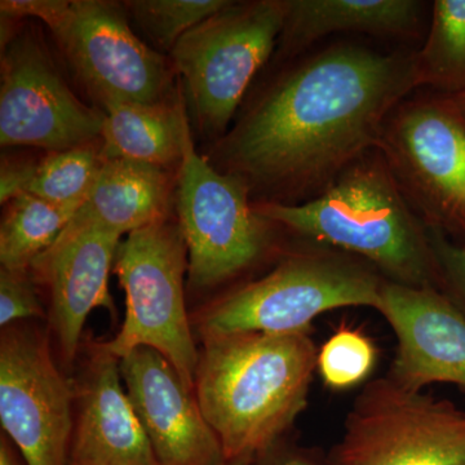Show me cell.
Wrapping results in <instances>:
<instances>
[{
    "instance_id": "cell-1",
    "label": "cell",
    "mask_w": 465,
    "mask_h": 465,
    "mask_svg": "<svg viewBox=\"0 0 465 465\" xmlns=\"http://www.w3.org/2000/svg\"><path fill=\"white\" fill-rule=\"evenodd\" d=\"M418 85L415 54L336 45L278 75L206 158L265 202L321 194Z\"/></svg>"
},
{
    "instance_id": "cell-2",
    "label": "cell",
    "mask_w": 465,
    "mask_h": 465,
    "mask_svg": "<svg viewBox=\"0 0 465 465\" xmlns=\"http://www.w3.org/2000/svg\"><path fill=\"white\" fill-rule=\"evenodd\" d=\"M194 391L225 460L284 439L308 405L318 351L308 332L202 342Z\"/></svg>"
},
{
    "instance_id": "cell-3",
    "label": "cell",
    "mask_w": 465,
    "mask_h": 465,
    "mask_svg": "<svg viewBox=\"0 0 465 465\" xmlns=\"http://www.w3.org/2000/svg\"><path fill=\"white\" fill-rule=\"evenodd\" d=\"M253 206L273 225L366 259L391 282L439 289L428 226L411 213L381 158L358 159L326 191L304 203L260 202Z\"/></svg>"
},
{
    "instance_id": "cell-4",
    "label": "cell",
    "mask_w": 465,
    "mask_h": 465,
    "mask_svg": "<svg viewBox=\"0 0 465 465\" xmlns=\"http://www.w3.org/2000/svg\"><path fill=\"white\" fill-rule=\"evenodd\" d=\"M384 278L347 256L305 252L282 260L271 273L232 290L192 318L202 342L238 335L308 332L333 309H378Z\"/></svg>"
},
{
    "instance_id": "cell-5",
    "label": "cell",
    "mask_w": 465,
    "mask_h": 465,
    "mask_svg": "<svg viewBox=\"0 0 465 465\" xmlns=\"http://www.w3.org/2000/svg\"><path fill=\"white\" fill-rule=\"evenodd\" d=\"M188 268V246L176 216L127 234L113 268L125 293L124 321L114 338L101 345L119 361L136 349H154L194 391L200 349L183 293Z\"/></svg>"
},
{
    "instance_id": "cell-6",
    "label": "cell",
    "mask_w": 465,
    "mask_h": 465,
    "mask_svg": "<svg viewBox=\"0 0 465 465\" xmlns=\"http://www.w3.org/2000/svg\"><path fill=\"white\" fill-rule=\"evenodd\" d=\"M283 24L284 0L232 2L176 43L170 60L198 133L215 142L228 133Z\"/></svg>"
},
{
    "instance_id": "cell-7",
    "label": "cell",
    "mask_w": 465,
    "mask_h": 465,
    "mask_svg": "<svg viewBox=\"0 0 465 465\" xmlns=\"http://www.w3.org/2000/svg\"><path fill=\"white\" fill-rule=\"evenodd\" d=\"M250 191L198 154L188 134L176 173L174 210L188 246V286L213 289L265 255L273 224L256 213Z\"/></svg>"
},
{
    "instance_id": "cell-8",
    "label": "cell",
    "mask_w": 465,
    "mask_h": 465,
    "mask_svg": "<svg viewBox=\"0 0 465 465\" xmlns=\"http://www.w3.org/2000/svg\"><path fill=\"white\" fill-rule=\"evenodd\" d=\"M333 465H465V411L448 400L367 382L330 454Z\"/></svg>"
},
{
    "instance_id": "cell-9",
    "label": "cell",
    "mask_w": 465,
    "mask_h": 465,
    "mask_svg": "<svg viewBox=\"0 0 465 465\" xmlns=\"http://www.w3.org/2000/svg\"><path fill=\"white\" fill-rule=\"evenodd\" d=\"M52 35L88 94L100 104L174 100L179 82L170 58L143 43L124 2L70 0Z\"/></svg>"
},
{
    "instance_id": "cell-10",
    "label": "cell",
    "mask_w": 465,
    "mask_h": 465,
    "mask_svg": "<svg viewBox=\"0 0 465 465\" xmlns=\"http://www.w3.org/2000/svg\"><path fill=\"white\" fill-rule=\"evenodd\" d=\"M105 112L75 96L41 32L9 36L0 65V143L64 152L101 139Z\"/></svg>"
},
{
    "instance_id": "cell-11",
    "label": "cell",
    "mask_w": 465,
    "mask_h": 465,
    "mask_svg": "<svg viewBox=\"0 0 465 465\" xmlns=\"http://www.w3.org/2000/svg\"><path fill=\"white\" fill-rule=\"evenodd\" d=\"M74 382L33 321L0 333V423L26 465H67Z\"/></svg>"
},
{
    "instance_id": "cell-12",
    "label": "cell",
    "mask_w": 465,
    "mask_h": 465,
    "mask_svg": "<svg viewBox=\"0 0 465 465\" xmlns=\"http://www.w3.org/2000/svg\"><path fill=\"white\" fill-rule=\"evenodd\" d=\"M378 148L428 226L465 232V118L449 100L401 104Z\"/></svg>"
},
{
    "instance_id": "cell-13",
    "label": "cell",
    "mask_w": 465,
    "mask_h": 465,
    "mask_svg": "<svg viewBox=\"0 0 465 465\" xmlns=\"http://www.w3.org/2000/svg\"><path fill=\"white\" fill-rule=\"evenodd\" d=\"M122 235L73 217L54 244L34 260L29 272L38 289L47 293V322L60 361L74 367L82 333L91 312L114 313L109 275L114 268Z\"/></svg>"
},
{
    "instance_id": "cell-14",
    "label": "cell",
    "mask_w": 465,
    "mask_h": 465,
    "mask_svg": "<svg viewBox=\"0 0 465 465\" xmlns=\"http://www.w3.org/2000/svg\"><path fill=\"white\" fill-rule=\"evenodd\" d=\"M376 311L397 339L391 381L414 391L434 382L465 390V316L439 289L384 280Z\"/></svg>"
},
{
    "instance_id": "cell-15",
    "label": "cell",
    "mask_w": 465,
    "mask_h": 465,
    "mask_svg": "<svg viewBox=\"0 0 465 465\" xmlns=\"http://www.w3.org/2000/svg\"><path fill=\"white\" fill-rule=\"evenodd\" d=\"M121 375L159 465L225 463L195 391L166 358L152 348L136 349L122 358Z\"/></svg>"
},
{
    "instance_id": "cell-16",
    "label": "cell",
    "mask_w": 465,
    "mask_h": 465,
    "mask_svg": "<svg viewBox=\"0 0 465 465\" xmlns=\"http://www.w3.org/2000/svg\"><path fill=\"white\" fill-rule=\"evenodd\" d=\"M74 382L67 465H159L121 375V361L85 339Z\"/></svg>"
},
{
    "instance_id": "cell-17",
    "label": "cell",
    "mask_w": 465,
    "mask_h": 465,
    "mask_svg": "<svg viewBox=\"0 0 465 465\" xmlns=\"http://www.w3.org/2000/svg\"><path fill=\"white\" fill-rule=\"evenodd\" d=\"M176 174L127 159L104 158L76 219L116 232L137 229L173 217Z\"/></svg>"
},
{
    "instance_id": "cell-18",
    "label": "cell",
    "mask_w": 465,
    "mask_h": 465,
    "mask_svg": "<svg viewBox=\"0 0 465 465\" xmlns=\"http://www.w3.org/2000/svg\"><path fill=\"white\" fill-rule=\"evenodd\" d=\"M420 11L415 0H284L277 56H295L332 33L410 36L418 30Z\"/></svg>"
},
{
    "instance_id": "cell-19",
    "label": "cell",
    "mask_w": 465,
    "mask_h": 465,
    "mask_svg": "<svg viewBox=\"0 0 465 465\" xmlns=\"http://www.w3.org/2000/svg\"><path fill=\"white\" fill-rule=\"evenodd\" d=\"M103 110L106 115L101 133L104 158L179 170L185 139L192 131L180 84L174 100L159 104L114 101Z\"/></svg>"
},
{
    "instance_id": "cell-20",
    "label": "cell",
    "mask_w": 465,
    "mask_h": 465,
    "mask_svg": "<svg viewBox=\"0 0 465 465\" xmlns=\"http://www.w3.org/2000/svg\"><path fill=\"white\" fill-rule=\"evenodd\" d=\"M78 210L27 193L9 201L0 224L2 266L29 271L34 260L50 249Z\"/></svg>"
},
{
    "instance_id": "cell-21",
    "label": "cell",
    "mask_w": 465,
    "mask_h": 465,
    "mask_svg": "<svg viewBox=\"0 0 465 465\" xmlns=\"http://www.w3.org/2000/svg\"><path fill=\"white\" fill-rule=\"evenodd\" d=\"M419 85L465 91V0H436L423 50L415 54Z\"/></svg>"
},
{
    "instance_id": "cell-22",
    "label": "cell",
    "mask_w": 465,
    "mask_h": 465,
    "mask_svg": "<svg viewBox=\"0 0 465 465\" xmlns=\"http://www.w3.org/2000/svg\"><path fill=\"white\" fill-rule=\"evenodd\" d=\"M103 162L101 139L64 152L47 153L39 159L26 193L61 206L81 208Z\"/></svg>"
},
{
    "instance_id": "cell-23",
    "label": "cell",
    "mask_w": 465,
    "mask_h": 465,
    "mask_svg": "<svg viewBox=\"0 0 465 465\" xmlns=\"http://www.w3.org/2000/svg\"><path fill=\"white\" fill-rule=\"evenodd\" d=\"M231 0H130L128 16L148 36L155 51L170 54L176 43L208 17L231 5Z\"/></svg>"
},
{
    "instance_id": "cell-24",
    "label": "cell",
    "mask_w": 465,
    "mask_h": 465,
    "mask_svg": "<svg viewBox=\"0 0 465 465\" xmlns=\"http://www.w3.org/2000/svg\"><path fill=\"white\" fill-rule=\"evenodd\" d=\"M376 362V348L369 336L342 324L318 351L317 369L327 387L349 390L366 381Z\"/></svg>"
},
{
    "instance_id": "cell-25",
    "label": "cell",
    "mask_w": 465,
    "mask_h": 465,
    "mask_svg": "<svg viewBox=\"0 0 465 465\" xmlns=\"http://www.w3.org/2000/svg\"><path fill=\"white\" fill-rule=\"evenodd\" d=\"M38 287L29 271L0 268V326L2 329L18 322L45 320Z\"/></svg>"
},
{
    "instance_id": "cell-26",
    "label": "cell",
    "mask_w": 465,
    "mask_h": 465,
    "mask_svg": "<svg viewBox=\"0 0 465 465\" xmlns=\"http://www.w3.org/2000/svg\"><path fill=\"white\" fill-rule=\"evenodd\" d=\"M428 237L439 272V290L465 316V246L451 243L433 226H428Z\"/></svg>"
},
{
    "instance_id": "cell-27",
    "label": "cell",
    "mask_w": 465,
    "mask_h": 465,
    "mask_svg": "<svg viewBox=\"0 0 465 465\" xmlns=\"http://www.w3.org/2000/svg\"><path fill=\"white\" fill-rule=\"evenodd\" d=\"M69 2L70 0H2L0 11L2 17L5 18H39L51 29L65 14Z\"/></svg>"
},
{
    "instance_id": "cell-28",
    "label": "cell",
    "mask_w": 465,
    "mask_h": 465,
    "mask_svg": "<svg viewBox=\"0 0 465 465\" xmlns=\"http://www.w3.org/2000/svg\"><path fill=\"white\" fill-rule=\"evenodd\" d=\"M36 164L38 161H33V159H16L3 155L2 173H0L2 204H7L18 195L25 194L35 173Z\"/></svg>"
},
{
    "instance_id": "cell-29",
    "label": "cell",
    "mask_w": 465,
    "mask_h": 465,
    "mask_svg": "<svg viewBox=\"0 0 465 465\" xmlns=\"http://www.w3.org/2000/svg\"><path fill=\"white\" fill-rule=\"evenodd\" d=\"M251 465H333L330 458L324 460L316 451L300 448L282 439L253 458Z\"/></svg>"
},
{
    "instance_id": "cell-30",
    "label": "cell",
    "mask_w": 465,
    "mask_h": 465,
    "mask_svg": "<svg viewBox=\"0 0 465 465\" xmlns=\"http://www.w3.org/2000/svg\"><path fill=\"white\" fill-rule=\"evenodd\" d=\"M14 446L11 440L2 433V437H0V465H26L24 460L21 463L20 452H16Z\"/></svg>"
},
{
    "instance_id": "cell-31",
    "label": "cell",
    "mask_w": 465,
    "mask_h": 465,
    "mask_svg": "<svg viewBox=\"0 0 465 465\" xmlns=\"http://www.w3.org/2000/svg\"><path fill=\"white\" fill-rule=\"evenodd\" d=\"M449 101L465 118V91L460 92V94H454V96H452L451 99H449Z\"/></svg>"
},
{
    "instance_id": "cell-32",
    "label": "cell",
    "mask_w": 465,
    "mask_h": 465,
    "mask_svg": "<svg viewBox=\"0 0 465 465\" xmlns=\"http://www.w3.org/2000/svg\"><path fill=\"white\" fill-rule=\"evenodd\" d=\"M253 458H255L253 455H243V457L229 459L223 465H251L252 464Z\"/></svg>"
}]
</instances>
